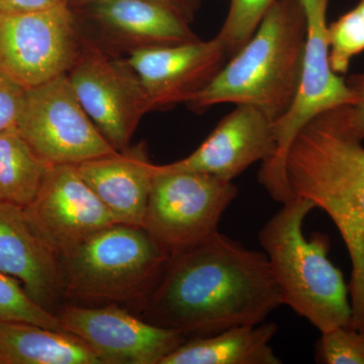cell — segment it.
Instances as JSON below:
<instances>
[{
  "instance_id": "cb8c5ba5",
  "label": "cell",
  "mask_w": 364,
  "mask_h": 364,
  "mask_svg": "<svg viewBox=\"0 0 364 364\" xmlns=\"http://www.w3.org/2000/svg\"><path fill=\"white\" fill-rule=\"evenodd\" d=\"M317 361L326 364H364V332L338 327L322 333Z\"/></svg>"
},
{
  "instance_id": "ba28073f",
  "label": "cell",
  "mask_w": 364,
  "mask_h": 364,
  "mask_svg": "<svg viewBox=\"0 0 364 364\" xmlns=\"http://www.w3.org/2000/svg\"><path fill=\"white\" fill-rule=\"evenodd\" d=\"M83 31L65 2L28 13H0V69L26 90L68 73Z\"/></svg>"
},
{
  "instance_id": "d6986e66",
  "label": "cell",
  "mask_w": 364,
  "mask_h": 364,
  "mask_svg": "<svg viewBox=\"0 0 364 364\" xmlns=\"http://www.w3.org/2000/svg\"><path fill=\"white\" fill-rule=\"evenodd\" d=\"M4 364H102L90 347L70 333L28 323L0 321Z\"/></svg>"
},
{
  "instance_id": "5b68a950",
  "label": "cell",
  "mask_w": 364,
  "mask_h": 364,
  "mask_svg": "<svg viewBox=\"0 0 364 364\" xmlns=\"http://www.w3.org/2000/svg\"><path fill=\"white\" fill-rule=\"evenodd\" d=\"M169 255L143 227L112 225L60 258L64 296L143 309Z\"/></svg>"
},
{
  "instance_id": "8fae6325",
  "label": "cell",
  "mask_w": 364,
  "mask_h": 364,
  "mask_svg": "<svg viewBox=\"0 0 364 364\" xmlns=\"http://www.w3.org/2000/svg\"><path fill=\"white\" fill-rule=\"evenodd\" d=\"M57 317L64 331L82 340L102 364H160L186 341L178 332L141 320L117 305H69Z\"/></svg>"
},
{
  "instance_id": "f1b7e54d",
  "label": "cell",
  "mask_w": 364,
  "mask_h": 364,
  "mask_svg": "<svg viewBox=\"0 0 364 364\" xmlns=\"http://www.w3.org/2000/svg\"><path fill=\"white\" fill-rule=\"evenodd\" d=\"M346 83L358 97V102L364 100V74H353L349 76Z\"/></svg>"
},
{
  "instance_id": "52a82bcc",
  "label": "cell",
  "mask_w": 364,
  "mask_h": 364,
  "mask_svg": "<svg viewBox=\"0 0 364 364\" xmlns=\"http://www.w3.org/2000/svg\"><path fill=\"white\" fill-rule=\"evenodd\" d=\"M237 195L232 181L200 172L161 171L155 165L142 227L173 252L218 232Z\"/></svg>"
},
{
  "instance_id": "ffe728a7",
  "label": "cell",
  "mask_w": 364,
  "mask_h": 364,
  "mask_svg": "<svg viewBox=\"0 0 364 364\" xmlns=\"http://www.w3.org/2000/svg\"><path fill=\"white\" fill-rule=\"evenodd\" d=\"M51 166L16 127L0 132V200L28 207L39 193Z\"/></svg>"
},
{
  "instance_id": "484cf974",
  "label": "cell",
  "mask_w": 364,
  "mask_h": 364,
  "mask_svg": "<svg viewBox=\"0 0 364 364\" xmlns=\"http://www.w3.org/2000/svg\"><path fill=\"white\" fill-rule=\"evenodd\" d=\"M64 2L65 0H0V13L16 14L42 11L59 6Z\"/></svg>"
},
{
  "instance_id": "4fadbf2b",
  "label": "cell",
  "mask_w": 364,
  "mask_h": 364,
  "mask_svg": "<svg viewBox=\"0 0 364 364\" xmlns=\"http://www.w3.org/2000/svg\"><path fill=\"white\" fill-rule=\"evenodd\" d=\"M151 111L170 109L203 90L227 63L226 49L215 37L183 44L148 48L127 55Z\"/></svg>"
},
{
  "instance_id": "d4e9b609",
  "label": "cell",
  "mask_w": 364,
  "mask_h": 364,
  "mask_svg": "<svg viewBox=\"0 0 364 364\" xmlns=\"http://www.w3.org/2000/svg\"><path fill=\"white\" fill-rule=\"evenodd\" d=\"M26 90L0 69V132L18 124Z\"/></svg>"
},
{
  "instance_id": "7c38bea8",
  "label": "cell",
  "mask_w": 364,
  "mask_h": 364,
  "mask_svg": "<svg viewBox=\"0 0 364 364\" xmlns=\"http://www.w3.org/2000/svg\"><path fill=\"white\" fill-rule=\"evenodd\" d=\"M23 208L59 259L117 224L74 165H52L39 193Z\"/></svg>"
},
{
  "instance_id": "6da1fadb",
  "label": "cell",
  "mask_w": 364,
  "mask_h": 364,
  "mask_svg": "<svg viewBox=\"0 0 364 364\" xmlns=\"http://www.w3.org/2000/svg\"><path fill=\"white\" fill-rule=\"evenodd\" d=\"M280 305L267 254L218 231L170 253L143 311L147 322L188 340L260 324Z\"/></svg>"
},
{
  "instance_id": "9c48e42d",
  "label": "cell",
  "mask_w": 364,
  "mask_h": 364,
  "mask_svg": "<svg viewBox=\"0 0 364 364\" xmlns=\"http://www.w3.org/2000/svg\"><path fill=\"white\" fill-rule=\"evenodd\" d=\"M97 130L117 151L130 147L149 100L126 58L112 54L83 32L75 63L67 73Z\"/></svg>"
},
{
  "instance_id": "4316f807",
  "label": "cell",
  "mask_w": 364,
  "mask_h": 364,
  "mask_svg": "<svg viewBox=\"0 0 364 364\" xmlns=\"http://www.w3.org/2000/svg\"><path fill=\"white\" fill-rule=\"evenodd\" d=\"M345 122L349 130L360 141L364 140V100L354 105H342Z\"/></svg>"
},
{
  "instance_id": "7402d4cb",
  "label": "cell",
  "mask_w": 364,
  "mask_h": 364,
  "mask_svg": "<svg viewBox=\"0 0 364 364\" xmlns=\"http://www.w3.org/2000/svg\"><path fill=\"white\" fill-rule=\"evenodd\" d=\"M229 13L215 37L232 58L247 44L275 0H229Z\"/></svg>"
},
{
  "instance_id": "2e32d148",
  "label": "cell",
  "mask_w": 364,
  "mask_h": 364,
  "mask_svg": "<svg viewBox=\"0 0 364 364\" xmlns=\"http://www.w3.org/2000/svg\"><path fill=\"white\" fill-rule=\"evenodd\" d=\"M0 272L18 279L26 294L50 311L64 296L61 262L26 214L0 200Z\"/></svg>"
},
{
  "instance_id": "7a4b0ae2",
  "label": "cell",
  "mask_w": 364,
  "mask_h": 364,
  "mask_svg": "<svg viewBox=\"0 0 364 364\" xmlns=\"http://www.w3.org/2000/svg\"><path fill=\"white\" fill-rule=\"evenodd\" d=\"M286 176L294 196L312 200L338 228L352 262L350 328L364 332V147L349 130L342 105L296 134Z\"/></svg>"
},
{
  "instance_id": "30bf717a",
  "label": "cell",
  "mask_w": 364,
  "mask_h": 364,
  "mask_svg": "<svg viewBox=\"0 0 364 364\" xmlns=\"http://www.w3.org/2000/svg\"><path fill=\"white\" fill-rule=\"evenodd\" d=\"M16 129L51 165H78L117 152L86 114L67 74L26 90Z\"/></svg>"
},
{
  "instance_id": "ac0fdd59",
  "label": "cell",
  "mask_w": 364,
  "mask_h": 364,
  "mask_svg": "<svg viewBox=\"0 0 364 364\" xmlns=\"http://www.w3.org/2000/svg\"><path fill=\"white\" fill-rule=\"evenodd\" d=\"M277 331L274 323L262 322L188 339L160 364H280L269 345Z\"/></svg>"
},
{
  "instance_id": "83f0119b",
  "label": "cell",
  "mask_w": 364,
  "mask_h": 364,
  "mask_svg": "<svg viewBox=\"0 0 364 364\" xmlns=\"http://www.w3.org/2000/svg\"><path fill=\"white\" fill-rule=\"evenodd\" d=\"M181 16L189 23L195 21L196 13L200 7V0H152Z\"/></svg>"
},
{
  "instance_id": "277c9868",
  "label": "cell",
  "mask_w": 364,
  "mask_h": 364,
  "mask_svg": "<svg viewBox=\"0 0 364 364\" xmlns=\"http://www.w3.org/2000/svg\"><path fill=\"white\" fill-rule=\"evenodd\" d=\"M315 203L296 196L284 203L259 232L280 291L282 303L291 306L320 331L350 327L349 289L341 270L328 258L329 239L315 233L311 240L304 221Z\"/></svg>"
},
{
  "instance_id": "e0dca14e",
  "label": "cell",
  "mask_w": 364,
  "mask_h": 364,
  "mask_svg": "<svg viewBox=\"0 0 364 364\" xmlns=\"http://www.w3.org/2000/svg\"><path fill=\"white\" fill-rule=\"evenodd\" d=\"M74 166L117 224L143 226L155 169L145 144Z\"/></svg>"
},
{
  "instance_id": "603a6c76",
  "label": "cell",
  "mask_w": 364,
  "mask_h": 364,
  "mask_svg": "<svg viewBox=\"0 0 364 364\" xmlns=\"http://www.w3.org/2000/svg\"><path fill=\"white\" fill-rule=\"evenodd\" d=\"M329 61L336 74H345L354 56L364 51V21L354 7L328 26Z\"/></svg>"
},
{
  "instance_id": "5bb4252c",
  "label": "cell",
  "mask_w": 364,
  "mask_h": 364,
  "mask_svg": "<svg viewBox=\"0 0 364 364\" xmlns=\"http://www.w3.org/2000/svg\"><path fill=\"white\" fill-rule=\"evenodd\" d=\"M75 14L83 32L117 56L200 40L188 21L152 0H109Z\"/></svg>"
},
{
  "instance_id": "3957f363",
  "label": "cell",
  "mask_w": 364,
  "mask_h": 364,
  "mask_svg": "<svg viewBox=\"0 0 364 364\" xmlns=\"http://www.w3.org/2000/svg\"><path fill=\"white\" fill-rule=\"evenodd\" d=\"M306 39L301 1L275 0L247 44L186 102L188 109L202 114L215 105H250L277 122L298 91Z\"/></svg>"
},
{
  "instance_id": "8992f818",
  "label": "cell",
  "mask_w": 364,
  "mask_h": 364,
  "mask_svg": "<svg viewBox=\"0 0 364 364\" xmlns=\"http://www.w3.org/2000/svg\"><path fill=\"white\" fill-rule=\"evenodd\" d=\"M306 18V39L301 79L289 111L273 124L277 151L262 163L259 182L273 200L287 203L294 196L287 183L286 158L294 136L318 114L358 102L346 80L329 61L327 9L330 0H299Z\"/></svg>"
},
{
  "instance_id": "44dd1931",
  "label": "cell",
  "mask_w": 364,
  "mask_h": 364,
  "mask_svg": "<svg viewBox=\"0 0 364 364\" xmlns=\"http://www.w3.org/2000/svg\"><path fill=\"white\" fill-rule=\"evenodd\" d=\"M0 321L28 323L65 332L56 315L36 303L18 279L4 272H0Z\"/></svg>"
},
{
  "instance_id": "1f68e13d",
  "label": "cell",
  "mask_w": 364,
  "mask_h": 364,
  "mask_svg": "<svg viewBox=\"0 0 364 364\" xmlns=\"http://www.w3.org/2000/svg\"><path fill=\"white\" fill-rule=\"evenodd\" d=\"M0 364H4V363H2V361H1V360H0Z\"/></svg>"
},
{
  "instance_id": "f546056e",
  "label": "cell",
  "mask_w": 364,
  "mask_h": 364,
  "mask_svg": "<svg viewBox=\"0 0 364 364\" xmlns=\"http://www.w3.org/2000/svg\"><path fill=\"white\" fill-rule=\"evenodd\" d=\"M105 1H109V0H65L67 6L71 7L74 11H80Z\"/></svg>"
},
{
  "instance_id": "9a60e30c",
  "label": "cell",
  "mask_w": 364,
  "mask_h": 364,
  "mask_svg": "<svg viewBox=\"0 0 364 364\" xmlns=\"http://www.w3.org/2000/svg\"><path fill=\"white\" fill-rule=\"evenodd\" d=\"M273 124L258 107L237 105L195 152L178 161L157 165V168L200 172L232 181L254 163L267 162L274 156Z\"/></svg>"
},
{
  "instance_id": "4dcf8cb0",
  "label": "cell",
  "mask_w": 364,
  "mask_h": 364,
  "mask_svg": "<svg viewBox=\"0 0 364 364\" xmlns=\"http://www.w3.org/2000/svg\"><path fill=\"white\" fill-rule=\"evenodd\" d=\"M356 9H358L359 14H361L364 21V0H360V1L358 2V6H356Z\"/></svg>"
}]
</instances>
